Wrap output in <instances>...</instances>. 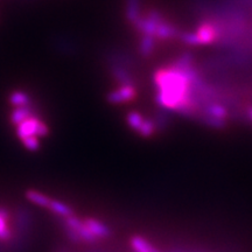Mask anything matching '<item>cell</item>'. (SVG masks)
Instances as JSON below:
<instances>
[{
    "label": "cell",
    "mask_w": 252,
    "mask_h": 252,
    "mask_svg": "<svg viewBox=\"0 0 252 252\" xmlns=\"http://www.w3.org/2000/svg\"><path fill=\"white\" fill-rule=\"evenodd\" d=\"M33 116V108L31 105L23 106V108H15L14 111L11 113V122L12 124L19 125L21 122L26 121Z\"/></svg>",
    "instance_id": "cell-11"
},
{
    "label": "cell",
    "mask_w": 252,
    "mask_h": 252,
    "mask_svg": "<svg viewBox=\"0 0 252 252\" xmlns=\"http://www.w3.org/2000/svg\"><path fill=\"white\" fill-rule=\"evenodd\" d=\"M156 82L159 87L158 102L166 108L179 109L186 111L189 103L187 89L189 78L182 70H161L156 75Z\"/></svg>",
    "instance_id": "cell-1"
},
{
    "label": "cell",
    "mask_w": 252,
    "mask_h": 252,
    "mask_svg": "<svg viewBox=\"0 0 252 252\" xmlns=\"http://www.w3.org/2000/svg\"><path fill=\"white\" fill-rule=\"evenodd\" d=\"M65 229L71 230L78 236L81 242H86V243H96L98 239L91 234V231L88 229V226L84 224V220H81L76 216H69L64 219Z\"/></svg>",
    "instance_id": "cell-3"
},
{
    "label": "cell",
    "mask_w": 252,
    "mask_h": 252,
    "mask_svg": "<svg viewBox=\"0 0 252 252\" xmlns=\"http://www.w3.org/2000/svg\"><path fill=\"white\" fill-rule=\"evenodd\" d=\"M9 102L15 108H23V106L31 105V97L24 91H13L9 96Z\"/></svg>",
    "instance_id": "cell-13"
},
{
    "label": "cell",
    "mask_w": 252,
    "mask_h": 252,
    "mask_svg": "<svg viewBox=\"0 0 252 252\" xmlns=\"http://www.w3.org/2000/svg\"><path fill=\"white\" fill-rule=\"evenodd\" d=\"M182 40H184L185 42H187L188 45H200L196 33L195 34H191V33L184 34V35H182Z\"/></svg>",
    "instance_id": "cell-21"
},
{
    "label": "cell",
    "mask_w": 252,
    "mask_h": 252,
    "mask_svg": "<svg viewBox=\"0 0 252 252\" xmlns=\"http://www.w3.org/2000/svg\"><path fill=\"white\" fill-rule=\"evenodd\" d=\"M154 47V42H153V37L150 35H145L141 40V45H140V52L144 56L150 55L152 53Z\"/></svg>",
    "instance_id": "cell-17"
},
{
    "label": "cell",
    "mask_w": 252,
    "mask_h": 252,
    "mask_svg": "<svg viewBox=\"0 0 252 252\" xmlns=\"http://www.w3.org/2000/svg\"><path fill=\"white\" fill-rule=\"evenodd\" d=\"M21 141H23L24 146L32 152H35L40 149V138L37 137H27Z\"/></svg>",
    "instance_id": "cell-19"
},
{
    "label": "cell",
    "mask_w": 252,
    "mask_h": 252,
    "mask_svg": "<svg viewBox=\"0 0 252 252\" xmlns=\"http://www.w3.org/2000/svg\"><path fill=\"white\" fill-rule=\"evenodd\" d=\"M26 198L31 203L42 208H48L50 200H52L48 195L41 193L39 190H35V189H28L26 191Z\"/></svg>",
    "instance_id": "cell-7"
},
{
    "label": "cell",
    "mask_w": 252,
    "mask_h": 252,
    "mask_svg": "<svg viewBox=\"0 0 252 252\" xmlns=\"http://www.w3.org/2000/svg\"><path fill=\"white\" fill-rule=\"evenodd\" d=\"M135 96V91L131 86H124L117 91H113V93L109 94L108 99L110 103L118 104L123 102H127V100L133 99Z\"/></svg>",
    "instance_id": "cell-6"
},
{
    "label": "cell",
    "mask_w": 252,
    "mask_h": 252,
    "mask_svg": "<svg viewBox=\"0 0 252 252\" xmlns=\"http://www.w3.org/2000/svg\"><path fill=\"white\" fill-rule=\"evenodd\" d=\"M84 224L88 226V229L90 230L91 234H93L97 239H103L108 238L111 235L109 226L105 225L104 223L99 222L98 220L94 219H87L84 220Z\"/></svg>",
    "instance_id": "cell-5"
},
{
    "label": "cell",
    "mask_w": 252,
    "mask_h": 252,
    "mask_svg": "<svg viewBox=\"0 0 252 252\" xmlns=\"http://www.w3.org/2000/svg\"><path fill=\"white\" fill-rule=\"evenodd\" d=\"M196 35L200 45L201 43H210L216 37V31L212 25L206 24L198 28Z\"/></svg>",
    "instance_id": "cell-10"
},
{
    "label": "cell",
    "mask_w": 252,
    "mask_h": 252,
    "mask_svg": "<svg viewBox=\"0 0 252 252\" xmlns=\"http://www.w3.org/2000/svg\"><path fill=\"white\" fill-rule=\"evenodd\" d=\"M160 23H162L160 14L157 13V12H151L149 18L139 19V20L137 21V25L138 27H139V30L143 32V33H145V35L153 36L156 35L157 27Z\"/></svg>",
    "instance_id": "cell-4"
},
{
    "label": "cell",
    "mask_w": 252,
    "mask_h": 252,
    "mask_svg": "<svg viewBox=\"0 0 252 252\" xmlns=\"http://www.w3.org/2000/svg\"><path fill=\"white\" fill-rule=\"evenodd\" d=\"M208 115L213 118L223 121V118L226 116V111L223 106L219 105V104H214V105H210L209 108H208Z\"/></svg>",
    "instance_id": "cell-16"
},
{
    "label": "cell",
    "mask_w": 252,
    "mask_h": 252,
    "mask_svg": "<svg viewBox=\"0 0 252 252\" xmlns=\"http://www.w3.org/2000/svg\"><path fill=\"white\" fill-rule=\"evenodd\" d=\"M251 118H252V111H251Z\"/></svg>",
    "instance_id": "cell-22"
},
{
    "label": "cell",
    "mask_w": 252,
    "mask_h": 252,
    "mask_svg": "<svg viewBox=\"0 0 252 252\" xmlns=\"http://www.w3.org/2000/svg\"><path fill=\"white\" fill-rule=\"evenodd\" d=\"M156 35L159 37H162V39H166V37H172L176 35V30L171 25H167L165 23H160L157 27Z\"/></svg>",
    "instance_id": "cell-14"
},
{
    "label": "cell",
    "mask_w": 252,
    "mask_h": 252,
    "mask_svg": "<svg viewBox=\"0 0 252 252\" xmlns=\"http://www.w3.org/2000/svg\"><path fill=\"white\" fill-rule=\"evenodd\" d=\"M127 17L131 21L137 24L139 20V11H138V0H128Z\"/></svg>",
    "instance_id": "cell-15"
},
{
    "label": "cell",
    "mask_w": 252,
    "mask_h": 252,
    "mask_svg": "<svg viewBox=\"0 0 252 252\" xmlns=\"http://www.w3.org/2000/svg\"><path fill=\"white\" fill-rule=\"evenodd\" d=\"M143 122H144V119H143V117H141L140 113L133 111V112H130L127 115V123H128V125L133 128V130H137V131L139 130L141 124H143Z\"/></svg>",
    "instance_id": "cell-18"
},
{
    "label": "cell",
    "mask_w": 252,
    "mask_h": 252,
    "mask_svg": "<svg viewBox=\"0 0 252 252\" xmlns=\"http://www.w3.org/2000/svg\"><path fill=\"white\" fill-rule=\"evenodd\" d=\"M138 132H139L143 137H150V135H152L154 132L153 122L144 121L143 124H141V126L139 127V130H138Z\"/></svg>",
    "instance_id": "cell-20"
},
{
    "label": "cell",
    "mask_w": 252,
    "mask_h": 252,
    "mask_svg": "<svg viewBox=\"0 0 252 252\" xmlns=\"http://www.w3.org/2000/svg\"><path fill=\"white\" fill-rule=\"evenodd\" d=\"M17 134L20 138V140L27 137H46L48 134V126L43 122H41L39 118L32 116L26 121L17 125Z\"/></svg>",
    "instance_id": "cell-2"
},
{
    "label": "cell",
    "mask_w": 252,
    "mask_h": 252,
    "mask_svg": "<svg viewBox=\"0 0 252 252\" xmlns=\"http://www.w3.org/2000/svg\"><path fill=\"white\" fill-rule=\"evenodd\" d=\"M8 212L0 208V241H8L11 238V230L8 226Z\"/></svg>",
    "instance_id": "cell-12"
},
{
    "label": "cell",
    "mask_w": 252,
    "mask_h": 252,
    "mask_svg": "<svg viewBox=\"0 0 252 252\" xmlns=\"http://www.w3.org/2000/svg\"><path fill=\"white\" fill-rule=\"evenodd\" d=\"M131 247L134 252H160L158 249L149 243L146 239L140 236H133L131 239Z\"/></svg>",
    "instance_id": "cell-9"
},
{
    "label": "cell",
    "mask_w": 252,
    "mask_h": 252,
    "mask_svg": "<svg viewBox=\"0 0 252 252\" xmlns=\"http://www.w3.org/2000/svg\"><path fill=\"white\" fill-rule=\"evenodd\" d=\"M48 209L52 213L56 214V215L64 217V219L65 217L74 215V210L71 209V207L68 206L67 203L61 202V201L59 200H50Z\"/></svg>",
    "instance_id": "cell-8"
}]
</instances>
